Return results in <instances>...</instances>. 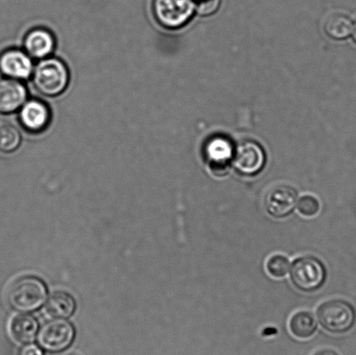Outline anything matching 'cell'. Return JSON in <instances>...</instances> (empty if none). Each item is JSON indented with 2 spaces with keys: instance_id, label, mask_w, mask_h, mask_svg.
Instances as JSON below:
<instances>
[{
  "instance_id": "obj_14",
  "label": "cell",
  "mask_w": 356,
  "mask_h": 355,
  "mask_svg": "<svg viewBox=\"0 0 356 355\" xmlns=\"http://www.w3.org/2000/svg\"><path fill=\"white\" fill-rule=\"evenodd\" d=\"M38 330V322L30 315H17L10 324V333L20 343L33 342L36 339Z\"/></svg>"
},
{
  "instance_id": "obj_23",
  "label": "cell",
  "mask_w": 356,
  "mask_h": 355,
  "mask_svg": "<svg viewBox=\"0 0 356 355\" xmlns=\"http://www.w3.org/2000/svg\"><path fill=\"white\" fill-rule=\"evenodd\" d=\"M312 355H339L336 351L329 349H321L316 351V353H314Z\"/></svg>"
},
{
  "instance_id": "obj_18",
  "label": "cell",
  "mask_w": 356,
  "mask_h": 355,
  "mask_svg": "<svg viewBox=\"0 0 356 355\" xmlns=\"http://www.w3.org/2000/svg\"><path fill=\"white\" fill-rule=\"evenodd\" d=\"M21 135L15 126L10 124H0V151L10 153L19 147Z\"/></svg>"
},
{
  "instance_id": "obj_9",
  "label": "cell",
  "mask_w": 356,
  "mask_h": 355,
  "mask_svg": "<svg viewBox=\"0 0 356 355\" xmlns=\"http://www.w3.org/2000/svg\"><path fill=\"white\" fill-rule=\"evenodd\" d=\"M34 69L31 56L19 49H8L0 54V72L13 79H29Z\"/></svg>"
},
{
  "instance_id": "obj_2",
  "label": "cell",
  "mask_w": 356,
  "mask_h": 355,
  "mask_svg": "<svg viewBox=\"0 0 356 355\" xmlns=\"http://www.w3.org/2000/svg\"><path fill=\"white\" fill-rule=\"evenodd\" d=\"M47 297V288L40 279L34 276L19 278L10 285L7 293L9 304L17 311H36L44 304Z\"/></svg>"
},
{
  "instance_id": "obj_16",
  "label": "cell",
  "mask_w": 356,
  "mask_h": 355,
  "mask_svg": "<svg viewBox=\"0 0 356 355\" xmlns=\"http://www.w3.org/2000/svg\"><path fill=\"white\" fill-rule=\"evenodd\" d=\"M76 302L71 295L65 292H57L49 298L47 311L56 318H68L74 313Z\"/></svg>"
},
{
  "instance_id": "obj_22",
  "label": "cell",
  "mask_w": 356,
  "mask_h": 355,
  "mask_svg": "<svg viewBox=\"0 0 356 355\" xmlns=\"http://www.w3.org/2000/svg\"><path fill=\"white\" fill-rule=\"evenodd\" d=\"M19 355H44L43 349L35 344L28 343L21 347Z\"/></svg>"
},
{
  "instance_id": "obj_8",
  "label": "cell",
  "mask_w": 356,
  "mask_h": 355,
  "mask_svg": "<svg viewBox=\"0 0 356 355\" xmlns=\"http://www.w3.org/2000/svg\"><path fill=\"white\" fill-rule=\"evenodd\" d=\"M264 208L268 215L282 219L294 212L298 201V193L294 187L281 183L270 188L264 196Z\"/></svg>"
},
{
  "instance_id": "obj_15",
  "label": "cell",
  "mask_w": 356,
  "mask_h": 355,
  "mask_svg": "<svg viewBox=\"0 0 356 355\" xmlns=\"http://www.w3.org/2000/svg\"><path fill=\"white\" fill-rule=\"evenodd\" d=\"M292 335L299 339H308L315 335L317 322L312 312L300 311L292 316L289 322Z\"/></svg>"
},
{
  "instance_id": "obj_17",
  "label": "cell",
  "mask_w": 356,
  "mask_h": 355,
  "mask_svg": "<svg viewBox=\"0 0 356 355\" xmlns=\"http://www.w3.org/2000/svg\"><path fill=\"white\" fill-rule=\"evenodd\" d=\"M324 30L330 37L343 40L350 36L353 31V23L345 14L334 13L326 19Z\"/></svg>"
},
{
  "instance_id": "obj_4",
  "label": "cell",
  "mask_w": 356,
  "mask_h": 355,
  "mask_svg": "<svg viewBox=\"0 0 356 355\" xmlns=\"http://www.w3.org/2000/svg\"><path fill=\"white\" fill-rule=\"evenodd\" d=\"M294 286L305 293L318 291L325 284L327 271L325 264L314 256L299 257L293 262L291 270Z\"/></svg>"
},
{
  "instance_id": "obj_26",
  "label": "cell",
  "mask_w": 356,
  "mask_h": 355,
  "mask_svg": "<svg viewBox=\"0 0 356 355\" xmlns=\"http://www.w3.org/2000/svg\"><path fill=\"white\" fill-rule=\"evenodd\" d=\"M197 1H198V0H197Z\"/></svg>"
},
{
  "instance_id": "obj_25",
  "label": "cell",
  "mask_w": 356,
  "mask_h": 355,
  "mask_svg": "<svg viewBox=\"0 0 356 355\" xmlns=\"http://www.w3.org/2000/svg\"><path fill=\"white\" fill-rule=\"evenodd\" d=\"M69 355H78V354H69Z\"/></svg>"
},
{
  "instance_id": "obj_7",
  "label": "cell",
  "mask_w": 356,
  "mask_h": 355,
  "mask_svg": "<svg viewBox=\"0 0 356 355\" xmlns=\"http://www.w3.org/2000/svg\"><path fill=\"white\" fill-rule=\"evenodd\" d=\"M232 163L239 173L254 176L263 170L266 163V156L258 142L243 140L234 149Z\"/></svg>"
},
{
  "instance_id": "obj_13",
  "label": "cell",
  "mask_w": 356,
  "mask_h": 355,
  "mask_svg": "<svg viewBox=\"0 0 356 355\" xmlns=\"http://www.w3.org/2000/svg\"><path fill=\"white\" fill-rule=\"evenodd\" d=\"M54 35L44 28H36L28 33L24 38V48L31 57L44 58L52 53L55 48Z\"/></svg>"
},
{
  "instance_id": "obj_24",
  "label": "cell",
  "mask_w": 356,
  "mask_h": 355,
  "mask_svg": "<svg viewBox=\"0 0 356 355\" xmlns=\"http://www.w3.org/2000/svg\"><path fill=\"white\" fill-rule=\"evenodd\" d=\"M352 33H353L354 40L355 41V43H356V20H355V23L353 26V31H352Z\"/></svg>"
},
{
  "instance_id": "obj_19",
  "label": "cell",
  "mask_w": 356,
  "mask_h": 355,
  "mask_svg": "<svg viewBox=\"0 0 356 355\" xmlns=\"http://www.w3.org/2000/svg\"><path fill=\"white\" fill-rule=\"evenodd\" d=\"M266 267L268 274L275 278H282L287 276L291 263L287 257L282 255H274L268 258Z\"/></svg>"
},
{
  "instance_id": "obj_3",
  "label": "cell",
  "mask_w": 356,
  "mask_h": 355,
  "mask_svg": "<svg viewBox=\"0 0 356 355\" xmlns=\"http://www.w3.org/2000/svg\"><path fill=\"white\" fill-rule=\"evenodd\" d=\"M316 314L323 328L336 335L350 331L356 322L353 305L341 299L324 302L317 308Z\"/></svg>"
},
{
  "instance_id": "obj_20",
  "label": "cell",
  "mask_w": 356,
  "mask_h": 355,
  "mask_svg": "<svg viewBox=\"0 0 356 355\" xmlns=\"http://www.w3.org/2000/svg\"><path fill=\"white\" fill-rule=\"evenodd\" d=\"M298 208L303 217H313L319 213L321 204L316 197L312 195H305L298 201Z\"/></svg>"
},
{
  "instance_id": "obj_10",
  "label": "cell",
  "mask_w": 356,
  "mask_h": 355,
  "mask_svg": "<svg viewBox=\"0 0 356 355\" xmlns=\"http://www.w3.org/2000/svg\"><path fill=\"white\" fill-rule=\"evenodd\" d=\"M234 155V148L228 138L216 135L209 139L205 146V156L211 169L216 175L221 176L228 172L229 163Z\"/></svg>"
},
{
  "instance_id": "obj_21",
  "label": "cell",
  "mask_w": 356,
  "mask_h": 355,
  "mask_svg": "<svg viewBox=\"0 0 356 355\" xmlns=\"http://www.w3.org/2000/svg\"><path fill=\"white\" fill-rule=\"evenodd\" d=\"M220 0H198L195 3V10L202 16L211 15L218 9Z\"/></svg>"
},
{
  "instance_id": "obj_1",
  "label": "cell",
  "mask_w": 356,
  "mask_h": 355,
  "mask_svg": "<svg viewBox=\"0 0 356 355\" xmlns=\"http://www.w3.org/2000/svg\"><path fill=\"white\" fill-rule=\"evenodd\" d=\"M69 79L68 69L58 58H43L33 69L34 85L45 96L55 97L64 92Z\"/></svg>"
},
{
  "instance_id": "obj_5",
  "label": "cell",
  "mask_w": 356,
  "mask_h": 355,
  "mask_svg": "<svg viewBox=\"0 0 356 355\" xmlns=\"http://www.w3.org/2000/svg\"><path fill=\"white\" fill-rule=\"evenodd\" d=\"M195 0H153V13L161 26L176 29L193 15Z\"/></svg>"
},
{
  "instance_id": "obj_11",
  "label": "cell",
  "mask_w": 356,
  "mask_h": 355,
  "mask_svg": "<svg viewBox=\"0 0 356 355\" xmlns=\"http://www.w3.org/2000/svg\"><path fill=\"white\" fill-rule=\"evenodd\" d=\"M19 121L26 131L38 133L44 131L50 124V109L40 100H29L21 107Z\"/></svg>"
},
{
  "instance_id": "obj_6",
  "label": "cell",
  "mask_w": 356,
  "mask_h": 355,
  "mask_svg": "<svg viewBox=\"0 0 356 355\" xmlns=\"http://www.w3.org/2000/svg\"><path fill=\"white\" fill-rule=\"evenodd\" d=\"M75 329L67 321L61 318L45 323L38 333V344L42 349L51 353H59L72 345Z\"/></svg>"
},
{
  "instance_id": "obj_12",
  "label": "cell",
  "mask_w": 356,
  "mask_h": 355,
  "mask_svg": "<svg viewBox=\"0 0 356 355\" xmlns=\"http://www.w3.org/2000/svg\"><path fill=\"white\" fill-rule=\"evenodd\" d=\"M26 99V86L19 80L0 79V113H12L19 110Z\"/></svg>"
}]
</instances>
